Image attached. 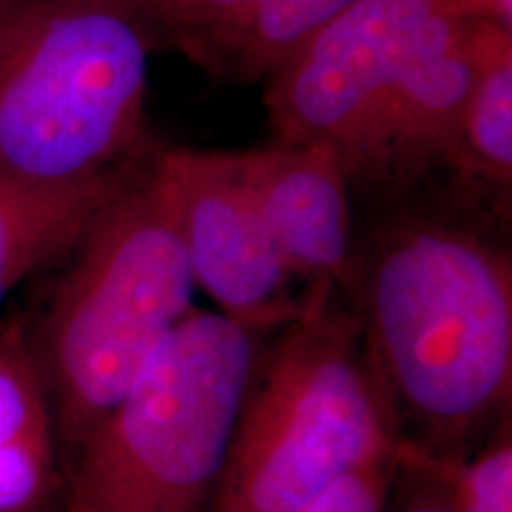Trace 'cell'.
Returning a JSON list of instances; mask_svg holds the SVG:
<instances>
[{"label": "cell", "mask_w": 512, "mask_h": 512, "mask_svg": "<svg viewBox=\"0 0 512 512\" xmlns=\"http://www.w3.org/2000/svg\"><path fill=\"white\" fill-rule=\"evenodd\" d=\"M259 0H174L166 12L159 46L181 48L185 55L254 8Z\"/></svg>", "instance_id": "16"}, {"label": "cell", "mask_w": 512, "mask_h": 512, "mask_svg": "<svg viewBox=\"0 0 512 512\" xmlns=\"http://www.w3.org/2000/svg\"><path fill=\"white\" fill-rule=\"evenodd\" d=\"M10 3H12V0H0V17H3V12L8 10Z\"/></svg>", "instance_id": "19"}, {"label": "cell", "mask_w": 512, "mask_h": 512, "mask_svg": "<svg viewBox=\"0 0 512 512\" xmlns=\"http://www.w3.org/2000/svg\"><path fill=\"white\" fill-rule=\"evenodd\" d=\"M399 441L361 313L335 285H309L259 351L211 512H297Z\"/></svg>", "instance_id": "3"}, {"label": "cell", "mask_w": 512, "mask_h": 512, "mask_svg": "<svg viewBox=\"0 0 512 512\" xmlns=\"http://www.w3.org/2000/svg\"><path fill=\"white\" fill-rule=\"evenodd\" d=\"M496 19L494 0H356L266 76L280 143L330 145L349 166L415 43L439 17Z\"/></svg>", "instance_id": "6"}, {"label": "cell", "mask_w": 512, "mask_h": 512, "mask_svg": "<svg viewBox=\"0 0 512 512\" xmlns=\"http://www.w3.org/2000/svg\"><path fill=\"white\" fill-rule=\"evenodd\" d=\"M512 420L503 418L489 439L470 458L448 463L408 451L399 444L403 458L425 465L441 477L451 491L456 512H512Z\"/></svg>", "instance_id": "14"}, {"label": "cell", "mask_w": 512, "mask_h": 512, "mask_svg": "<svg viewBox=\"0 0 512 512\" xmlns=\"http://www.w3.org/2000/svg\"><path fill=\"white\" fill-rule=\"evenodd\" d=\"M347 299L399 444L448 463L470 458L510 415L508 254L472 230L403 219L356 254Z\"/></svg>", "instance_id": "1"}, {"label": "cell", "mask_w": 512, "mask_h": 512, "mask_svg": "<svg viewBox=\"0 0 512 512\" xmlns=\"http://www.w3.org/2000/svg\"><path fill=\"white\" fill-rule=\"evenodd\" d=\"M259 351L195 306L64 460L60 512H211Z\"/></svg>", "instance_id": "5"}, {"label": "cell", "mask_w": 512, "mask_h": 512, "mask_svg": "<svg viewBox=\"0 0 512 512\" xmlns=\"http://www.w3.org/2000/svg\"><path fill=\"white\" fill-rule=\"evenodd\" d=\"M155 155L147 152L110 174L64 188H41L0 174V304L31 275L55 266L95 214Z\"/></svg>", "instance_id": "11"}, {"label": "cell", "mask_w": 512, "mask_h": 512, "mask_svg": "<svg viewBox=\"0 0 512 512\" xmlns=\"http://www.w3.org/2000/svg\"><path fill=\"white\" fill-rule=\"evenodd\" d=\"M150 50L114 0H12L0 17V174L64 188L147 155Z\"/></svg>", "instance_id": "4"}, {"label": "cell", "mask_w": 512, "mask_h": 512, "mask_svg": "<svg viewBox=\"0 0 512 512\" xmlns=\"http://www.w3.org/2000/svg\"><path fill=\"white\" fill-rule=\"evenodd\" d=\"M356 0H259L238 22L190 53L211 74L235 81L266 79L306 38Z\"/></svg>", "instance_id": "12"}, {"label": "cell", "mask_w": 512, "mask_h": 512, "mask_svg": "<svg viewBox=\"0 0 512 512\" xmlns=\"http://www.w3.org/2000/svg\"><path fill=\"white\" fill-rule=\"evenodd\" d=\"M489 17H439L415 43L347 166L363 181H413L456 166Z\"/></svg>", "instance_id": "8"}, {"label": "cell", "mask_w": 512, "mask_h": 512, "mask_svg": "<svg viewBox=\"0 0 512 512\" xmlns=\"http://www.w3.org/2000/svg\"><path fill=\"white\" fill-rule=\"evenodd\" d=\"M399 467L415 479L413 496L403 503L399 512H456L451 491L446 482L427 470L425 465L415 463L411 458H403L399 453Z\"/></svg>", "instance_id": "17"}, {"label": "cell", "mask_w": 512, "mask_h": 512, "mask_svg": "<svg viewBox=\"0 0 512 512\" xmlns=\"http://www.w3.org/2000/svg\"><path fill=\"white\" fill-rule=\"evenodd\" d=\"M57 264L46 302L22 323L67 460L195 309L197 287L162 152L95 214Z\"/></svg>", "instance_id": "2"}, {"label": "cell", "mask_w": 512, "mask_h": 512, "mask_svg": "<svg viewBox=\"0 0 512 512\" xmlns=\"http://www.w3.org/2000/svg\"><path fill=\"white\" fill-rule=\"evenodd\" d=\"M64 460L22 320L0 323V512H60Z\"/></svg>", "instance_id": "10"}, {"label": "cell", "mask_w": 512, "mask_h": 512, "mask_svg": "<svg viewBox=\"0 0 512 512\" xmlns=\"http://www.w3.org/2000/svg\"><path fill=\"white\" fill-rule=\"evenodd\" d=\"M456 169L508 190L512 181V29L491 19L463 121Z\"/></svg>", "instance_id": "13"}, {"label": "cell", "mask_w": 512, "mask_h": 512, "mask_svg": "<svg viewBox=\"0 0 512 512\" xmlns=\"http://www.w3.org/2000/svg\"><path fill=\"white\" fill-rule=\"evenodd\" d=\"M114 3L136 19L140 29L150 38L152 48H159V36H162L166 12H169L174 0H114Z\"/></svg>", "instance_id": "18"}, {"label": "cell", "mask_w": 512, "mask_h": 512, "mask_svg": "<svg viewBox=\"0 0 512 512\" xmlns=\"http://www.w3.org/2000/svg\"><path fill=\"white\" fill-rule=\"evenodd\" d=\"M162 164L176 188L181 228L195 287L219 313L271 335L302 313L304 292L280 256L235 155L166 150Z\"/></svg>", "instance_id": "7"}, {"label": "cell", "mask_w": 512, "mask_h": 512, "mask_svg": "<svg viewBox=\"0 0 512 512\" xmlns=\"http://www.w3.org/2000/svg\"><path fill=\"white\" fill-rule=\"evenodd\" d=\"M235 162L294 280L347 294L356 252L349 174L335 147L275 140L264 150L235 152Z\"/></svg>", "instance_id": "9"}, {"label": "cell", "mask_w": 512, "mask_h": 512, "mask_svg": "<svg viewBox=\"0 0 512 512\" xmlns=\"http://www.w3.org/2000/svg\"><path fill=\"white\" fill-rule=\"evenodd\" d=\"M396 477L399 448L375 453L297 512H387Z\"/></svg>", "instance_id": "15"}]
</instances>
